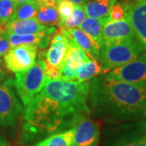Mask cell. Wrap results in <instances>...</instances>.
Here are the masks:
<instances>
[{
    "instance_id": "obj_20",
    "label": "cell",
    "mask_w": 146,
    "mask_h": 146,
    "mask_svg": "<svg viewBox=\"0 0 146 146\" xmlns=\"http://www.w3.org/2000/svg\"><path fill=\"white\" fill-rule=\"evenodd\" d=\"M102 73V66L98 59H91L82 64L76 71V80L79 82H86Z\"/></svg>"
},
{
    "instance_id": "obj_28",
    "label": "cell",
    "mask_w": 146,
    "mask_h": 146,
    "mask_svg": "<svg viewBox=\"0 0 146 146\" xmlns=\"http://www.w3.org/2000/svg\"><path fill=\"white\" fill-rule=\"evenodd\" d=\"M46 73L49 79H59V68L52 66L46 62Z\"/></svg>"
},
{
    "instance_id": "obj_13",
    "label": "cell",
    "mask_w": 146,
    "mask_h": 146,
    "mask_svg": "<svg viewBox=\"0 0 146 146\" xmlns=\"http://www.w3.org/2000/svg\"><path fill=\"white\" fill-rule=\"evenodd\" d=\"M57 31L54 26H51L48 30L35 34H11L8 33L10 48L15 47L22 44L34 45L41 49H46L51 39V36Z\"/></svg>"
},
{
    "instance_id": "obj_7",
    "label": "cell",
    "mask_w": 146,
    "mask_h": 146,
    "mask_svg": "<svg viewBox=\"0 0 146 146\" xmlns=\"http://www.w3.org/2000/svg\"><path fill=\"white\" fill-rule=\"evenodd\" d=\"M106 146H146V120L130 122L118 127Z\"/></svg>"
},
{
    "instance_id": "obj_36",
    "label": "cell",
    "mask_w": 146,
    "mask_h": 146,
    "mask_svg": "<svg viewBox=\"0 0 146 146\" xmlns=\"http://www.w3.org/2000/svg\"><path fill=\"white\" fill-rule=\"evenodd\" d=\"M132 1H138V0H132Z\"/></svg>"
},
{
    "instance_id": "obj_27",
    "label": "cell",
    "mask_w": 146,
    "mask_h": 146,
    "mask_svg": "<svg viewBox=\"0 0 146 146\" xmlns=\"http://www.w3.org/2000/svg\"><path fill=\"white\" fill-rule=\"evenodd\" d=\"M10 50V42L8 33L4 31H0V57L4 56L6 53Z\"/></svg>"
},
{
    "instance_id": "obj_22",
    "label": "cell",
    "mask_w": 146,
    "mask_h": 146,
    "mask_svg": "<svg viewBox=\"0 0 146 146\" xmlns=\"http://www.w3.org/2000/svg\"><path fill=\"white\" fill-rule=\"evenodd\" d=\"M36 19L42 25H58L59 16L56 7H48L42 5L39 7Z\"/></svg>"
},
{
    "instance_id": "obj_15",
    "label": "cell",
    "mask_w": 146,
    "mask_h": 146,
    "mask_svg": "<svg viewBox=\"0 0 146 146\" xmlns=\"http://www.w3.org/2000/svg\"><path fill=\"white\" fill-rule=\"evenodd\" d=\"M51 26L42 25L35 18L28 20H11L6 25V32L11 34H35L48 30Z\"/></svg>"
},
{
    "instance_id": "obj_33",
    "label": "cell",
    "mask_w": 146,
    "mask_h": 146,
    "mask_svg": "<svg viewBox=\"0 0 146 146\" xmlns=\"http://www.w3.org/2000/svg\"><path fill=\"white\" fill-rule=\"evenodd\" d=\"M6 143H8V142L7 141V140L3 136L0 134V144H6Z\"/></svg>"
},
{
    "instance_id": "obj_10",
    "label": "cell",
    "mask_w": 146,
    "mask_h": 146,
    "mask_svg": "<svg viewBox=\"0 0 146 146\" xmlns=\"http://www.w3.org/2000/svg\"><path fill=\"white\" fill-rule=\"evenodd\" d=\"M135 37L133 28L127 18L121 21H107L102 28L103 46Z\"/></svg>"
},
{
    "instance_id": "obj_12",
    "label": "cell",
    "mask_w": 146,
    "mask_h": 146,
    "mask_svg": "<svg viewBox=\"0 0 146 146\" xmlns=\"http://www.w3.org/2000/svg\"><path fill=\"white\" fill-rule=\"evenodd\" d=\"M50 40V45L45 55L46 59V62L59 68L68 51V40L62 30L55 32Z\"/></svg>"
},
{
    "instance_id": "obj_21",
    "label": "cell",
    "mask_w": 146,
    "mask_h": 146,
    "mask_svg": "<svg viewBox=\"0 0 146 146\" xmlns=\"http://www.w3.org/2000/svg\"><path fill=\"white\" fill-rule=\"evenodd\" d=\"M85 12L83 8V6L75 5L72 13L70 16L63 19L59 20L58 25L59 29H72L78 27L82 21L85 19Z\"/></svg>"
},
{
    "instance_id": "obj_25",
    "label": "cell",
    "mask_w": 146,
    "mask_h": 146,
    "mask_svg": "<svg viewBox=\"0 0 146 146\" xmlns=\"http://www.w3.org/2000/svg\"><path fill=\"white\" fill-rule=\"evenodd\" d=\"M127 4L116 2L110 11L107 21H116L125 19L127 18Z\"/></svg>"
},
{
    "instance_id": "obj_6",
    "label": "cell",
    "mask_w": 146,
    "mask_h": 146,
    "mask_svg": "<svg viewBox=\"0 0 146 146\" xmlns=\"http://www.w3.org/2000/svg\"><path fill=\"white\" fill-rule=\"evenodd\" d=\"M103 76L109 80L123 81L146 89V51L134 60L114 68Z\"/></svg>"
},
{
    "instance_id": "obj_16",
    "label": "cell",
    "mask_w": 146,
    "mask_h": 146,
    "mask_svg": "<svg viewBox=\"0 0 146 146\" xmlns=\"http://www.w3.org/2000/svg\"><path fill=\"white\" fill-rule=\"evenodd\" d=\"M107 20L108 18L98 20V19L86 17L78 26L80 29L84 32L92 39V41L95 43V45L98 46L100 50L103 47L102 28Z\"/></svg>"
},
{
    "instance_id": "obj_30",
    "label": "cell",
    "mask_w": 146,
    "mask_h": 146,
    "mask_svg": "<svg viewBox=\"0 0 146 146\" xmlns=\"http://www.w3.org/2000/svg\"><path fill=\"white\" fill-rule=\"evenodd\" d=\"M72 3H73L76 5H81L83 6L84 4H85L87 2H89V0H70Z\"/></svg>"
},
{
    "instance_id": "obj_14",
    "label": "cell",
    "mask_w": 146,
    "mask_h": 146,
    "mask_svg": "<svg viewBox=\"0 0 146 146\" xmlns=\"http://www.w3.org/2000/svg\"><path fill=\"white\" fill-rule=\"evenodd\" d=\"M68 39L82 49L90 59H98L100 50L92 39L79 28L60 29Z\"/></svg>"
},
{
    "instance_id": "obj_37",
    "label": "cell",
    "mask_w": 146,
    "mask_h": 146,
    "mask_svg": "<svg viewBox=\"0 0 146 146\" xmlns=\"http://www.w3.org/2000/svg\"><path fill=\"white\" fill-rule=\"evenodd\" d=\"M56 1H57V2H58V0H56Z\"/></svg>"
},
{
    "instance_id": "obj_5",
    "label": "cell",
    "mask_w": 146,
    "mask_h": 146,
    "mask_svg": "<svg viewBox=\"0 0 146 146\" xmlns=\"http://www.w3.org/2000/svg\"><path fill=\"white\" fill-rule=\"evenodd\" d=\"M14 81L7 80L0 83V126L16 125L25 110L13 89Z\"/></svg>"
},
{
    "instance_id": "obj_24",
    "label": "cell",
    "mask_w": 146,
    "mask_h": 146,
    "mask_svg": "<svg viewBox=\"0 0 146 146\" xmlns=\"http://www.w3.org/2000/svg\"><path fill=\"white\" fill-rule=\"evenodd\" d=\"M17 3L14 0H0V25L4 26L13 19Z\"/></svg>"
},
{
    "instance_id": "obj_35",
    "label": "cell",
    "mask_w": 146,
    "mask_h": 146,
    "mask_svg": "<svg viewBox=\"0 0 146 146\" xmlns=\"http://www.w3.org/2000/svg\"><path fill=\"white\" fill-rule=\"evenodd\" d=\"M0 31H4V29H3V27L1 26V25H0Z\"/></svg>"
},
{
    "instance_id": "obj_3",
    "label": "cell",
    "mask_w": 146,
    "mask_h": 146,
    "mask_svg": "<svg viewBox=\"0 0 146 146\" xmlns=\"http://www.w3.org/2000/svg\"><path fill=\"white\" fill-rule=\"evenodd\" d=\"M145 51L136 37L127 41L104 46L101 49L98 59L102 73L106 74L112 69L134 60Z\"/></svg>"
},
{
    "instance_id": "obj_8",
    "label": "cell",
    "mask_w": 146,
    "mask_h": 146,
    "mask_svg": "<svg viewBox=\"0 0 146 146\" xmlns=\"http://www.w3.org/2000/svg\"><path fill=\"white\" fill-rule=\"evenodd\" d=\"M73 146H97L100 139L98 124L86 114L76 116L72 123Z\"/></svg>"
},
{
    "instance_id": "obj_2",
    "label": "cell",
    "mask_w": 146,
    "mask_h": 146,
    "mask_svg": "<svg viewBox=\"0 0 146 146\" xmlns=\"http://www.w3.org/2000/svg\"><path fill=\"white\" fill-rule=\"evenodd\" d=\"M89 98L96 114L111 122L146 119V89L135 84L94 77L89 82Z\"/></svg>"
},
{
    "instance_id": "obj_31",
    "label": "cell",
    "mask_w": 146,
    "mask_h": 146,
    "mask_svg": "<svg viewBox=\"0 0 146 146\" xmlns=\"http://www.w3.org/2000/svg\"><path fill=\"white\" fill-rule=\"evenodd\" d=\"M17 4H21V3H32L31 0H14Z\"/></svg>"
},
{
    "instance_id": "obj_18",
    "label": "cell",
    "mask_w": 146,
    "mask_h": 146,
    "mask_svg": "<svg viewBox=\"0 0 146 146\" xmlns=\"http://www.w3.org/2000/svg\"><path fill=\"white\" fill-rule=\"evenodd\" d=\"M68 38V37H67ZM68 40V49L63 63L73 70H77L82 64L91 60L82 49Z\"/></svg>"
},
{
    "instance_id": "obj_26",
    "label": "cell",
    "mask_w": 146,
    "mask_h": 146,
    "mask_svg": "<svg viewBox=\"0 0 146 146\" xmlns=\"http://www.w3.org/2000/svg\"><path fill=\"white\" fill-rule=\"evenodd\" d=\"M75 5L70 0H58L57 2V11L60 20L67 18L72 13Z\"/></svg>"
},
{
    "instance_id": "obj_23",
    "label": "cell",
    "mask_w": 146,
    "mask_h": 146,
    "mask_svg": "<svg viewBox=\"0 0 146 146\" xmlns=\"http://www.w3.org/2000/svg\"><path fill=\"white\" fill-rule=\"evenodd\" d=\"M39 7H40L33 2L17 4L16 12L12 20H28L35 18Z\"/></svg>"
},
{
    "instance_id": "obj_17",
    "label": "cell",
    "mask_w": 146,
    "mask_h": 146,
    "mask_svg": "<svg viewBox=\"0 0 146 146\" xmlns=\"http://www.w3.org/2000/svg\"><path fill=\"white\" fill-rule=\"evenodd\" d=\"M117 0H89L83 5L85 14L90 18L106 19L110 11Z\"/></svg>"
},
{
    "instance_id": "obj_34",
    "label": "cell",
    "mask_w": 146,
    "mask_h": 146,
    "mask_svg": "<svg viewBox=\"0 0 146 146\" xmlns=\"http://www.w3.org/2000/svg\"><path fill=\"white\" fill-rule=\"evenodd\" d=\"M0 146H9L8 143H6V144H0Z\"/></svg>"
},
{
    "instance_id": "obj_4",
    "label": "cell",
    "mask_w": 146,
    "mask_h": 146,
    "mask_svg": "<svg viewBox=\"0 0 146 146\" xmlns=\"http://www.w3.org/2000/svg\"><path fill=\"white\" fill-rule=\"evenodd\" d=\"M48 80L46 64L42 59L36 61L25 71L16 73L14 86L25 107L42 91Z\"/></svg>"
},
{
    "instance_id": "obj_9",
    "label": "cell",
    "mask_w": 146,
    "mask_h": 146,
    "mask_svg": "<svg viewBox=\"0 0 146 146\" xmlns=\"http://www.w3.org/2000/svg\"><path fill=\"white\" fill-rule=\"evenodd\" d=\"M37 46L22 44L10 50L4 54V63L7 68L14 73L25 71L36 62Z\"/></svg>"
},
{
    "instance_id": "obj_19",
    "label": "cell",
    "mask_w": 146,
    "mask_h": 146,
    "mask_svg": "<svg viewBox=\"0 0 146 146\" xmlns=\"http://www.w3.org/2000/svg\"><path fill=\"white\" fill-rule=\"evenodd\" d=\"M34 146H73V129L54 132Z\"/></svg>"
},
{
    "instance_id": "obj_1",
    "label": "cell",
    "mask_w": 146,
    "mask_h": 146,
    "mask_svg": "<svg viewBox=\"0 0 146 146\" xmlns=\"http://www.w3.org/2000/svg\"><path fill=\"white\" fill-rule=\"evenodd\" d=\"M89 82L49 79L42 91L27 106L24 113L23 138L38 136L71 127L73 119L90 112L87 101Z\"/></svg>"
},
{
    "instance_id": "obj_11",
    "label": "cell",
    "mask_w": 146,
    "mask_h": 146,
    "mask_svg": "<svg viewBox=\"0 0 146 146\" xmlns=\"http://www.w3.org/2000/svg\"><path fill=\"white\" fill-rule=\"evenodd\" d=\"M127 3V18L135 33L136 39L146 51V0Z\"/></svg>"
},
{
    "instance_id": "obj_29",
    "label": "cell",
    "mask_w": 146,
    "mask_h": 146,
    "mask_svg": "<svg viewBox=\"0 0 146 146\" xmlns=\"http://www.w3.org/2000/svg\"><path fill=\"white\" fill-rule=\"evenodd\" d=\"M6 76H7V73H6L5 68L3 66V62L0 57V82L2 80H3L6 78Z\"/></svg>"
},
{
    "instance_id": "obj_32",
    "label": "cell",
    "mask_w": 146,
    "mask_h": 146,
    "mask_svg": "<svg viewBox=\"0 0 146 146\" xmlns=\"http://www.w3.org/2000/svg\"><path fill=\"white\" fill-rule=\"evenodd\" d=\"M32 2H33V3H35L36 5H38L39 7H41V6L43 5V3H42V0H31Z\"/></svg>"
}]
</instances>
